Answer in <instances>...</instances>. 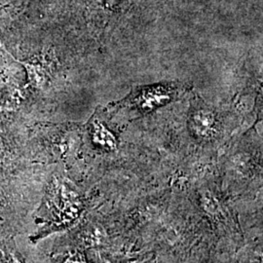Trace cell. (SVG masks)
<instances>
[{
    "label": "cell",
    "instance_id": "cell-1",
    "mask_svg": "<svg viewBox=\"0 0 263 263\" xmlns=\"http://www.w3.org/2000/svg\"><path fill=\"white\" fill-rule=\"evenodd\" d=\"M82 204L76 191L65 183L54 182L48 190L43 205L42 221L45 223L35 238L66 229L74 224L82 213Z\"/></svg>",
    "mask_w": 263,
    "mask_h": 263
},
{
    "label": "cell",
    "instance_id": "cell-2",
    "mask_svg": "<svg viewBox=\"0 0 263 263\" xmlns=\"http://www.w3.org/2000/svg\"><path fill=\"white\" fill-rule=\"evenodd\" d=\"M93 131L94 141L98 145L108 151H112L116 147V141L112 134L108 131L103 124L95 123Z\"/></svg>",
    "mask_w": 263,
    "mask_h": 263
},
{
    "label": "cell",
    "instance_id": "cell-3",
    "mask_svg": "<svg viewBox=\"0 0 263 263\" xmlns=\"http://www.w3.org/2000/svg\"><path fill=\"white\" fill-rule=\"evenodd\" d=\"M61 263H88L84 254L80 252H72L66 254Z\"/></svg>",
    "mask_w": 263,
    "mask_h": 263
},
{
    "label": "cell",
    "instance_id": "cell-4",
    "mask_svg": "<svg viewBox=\"0 0 263 263\" xmlns=\"http://www.w3.org/2000/svg\"><path fill=\"white\" fill-rule=\"evenodd\" d=\"M9 263H22V261L20 260L19 258L15 255H12L11 256V259H10Z\"/></svg>",
    "mask_w": 263,
    "mask_h": 263
}]
</instances>
